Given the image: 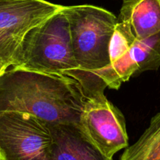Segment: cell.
<instances>
[{
  "mask_svg": "<svg viewBox=\"0 0 160 160\" xmlns=\"http://www.w3.org/2000/svg\"><path fill=\"white\" fill-rule=\"evenodd\" d=\"M86 99L79 83L67 75L15 67L0 75V112H24L47 123H80Z\"/></svg>",
  "mask_w": 160,
  "mask_h": 160,
  "instance_id": "cell-1",
  "label": "cell"
},
{
  "mask_svg": "<svg viewBox=\"0 0 160 160\" xmlns=\"http://www.w3.org/2000/svg\"><path fill=\"white\" fill-rule=\"evenodd\" d=\"M11 67L64 75L78 69L62 9L24 34Z\"/></svg>",
  "mask_w": 160,
  "mask_h": 160,
  "instance_id": "cell-2",
  "label": "cell"
},
{
  "mask_svg": "<svg viewBox=\"0 0 160 160\" xmlns=\"http://www.w3.org/2000/svg\"><path fill=\"white\" fill-rule=\"evenodd\" d=\"M78 70L92 72L111 64L109 45L117 23L112 12L93 5L63 6Z\"/></svg>",
  "mask_w": 160,
  "mask_h": 160,
  "instance_id": "cell-3",
  "label": "cell"
},
{
  "mask_svg": "<svg viewBox=\"0 0 160 160\" xmlns=\"http://www.w3.org/2000/svg\"><path fill=\"white\" fill-rule=\"evenodd\" d=\"M160 67V31L141 40H136L128 52L114 63L92 72L78 69L67 76L76 80L86 98L104 95L106 88L119 89L130 78Z\"/></svg>",
  "mask_w": 160,
  "mask_h": 160,
  "instance_id": "cell-4",
  "label": "cell"
},
{
  "mask_svg": "<svg viewBox=\"0 0 160 160\" xmlns=\"http://www.w3.org/2000/svg\"><path fill=\"white\" fill-rule=\"evenodd\" d=\"M52 145L47 123L24 112H0L2 160H51Z\"/></svg>",
  "mask_w": 160,
  "mask_h": 160,
  "instance_id": "cell-5",
  "label": "cell"
},
{
  "mask_svg": "<svg viewBox=\"0 0 160 160\" xmlns=\"http://www.w3.org/2000/svg\"><path fill=\"white\" fill-rule=\"evenodd\" d=\"M80 124L88 137L104 155H114L128 147L124 116L108 101L105 95L88 98L80 118Z\"/></svg>",
  "mask_w": 160,
  "mask_h": 160,
  "instance_id": "cell-6",
  "label": "cell"
},
{
  "mask_svg": "<svg viewBox=\"0 0 160 160\" xmlns=\"http://www.w3.org/2000/svg\"><path fill=\"white\" fill-rule=\"evenodd\" d=\"M53 138L51 160H113L90 140L80 123H48Z\"/></svg>",
  "mask_w": 160,
  "mask_h": 160,
  "instance_id": "cell-7",
  "label": "cell"
},
{
  "mask_svg": "<svg viewBox=\"0 0 160 160\" xmlns=\"http://www.w3.org/2000/svg\"><path fill=\"white\" fill-rule=\"evenodd\" d=\"M62 8L61 5L45 0L0 2V30L10 31L23 36L28 30Z\"/></svg>",
  "mask_w": 160,
  "mask_h": 160,
  "instance_id": "cell-8",
  "label": "cell"
},
{
  "mask_svg": "<svg viewBox=\"0 0 160 160\" xmlns=\"http://www.w3.org/2000/svg\"><path fill=\"white\" fill-rule=\"evenodd\" d=\"M116 28L133 41L160 31V0H123Z\"/></svg>",
  "mask_w": 160,
  "mask_h": 160,
  "instance_id": "cell-9",
  "label": "cell"
},
{
  "mask_svg": "<svg viewBox=\"0 0 160 160\" xmlns=\"http://www.w3.org/2000/svg\"><path fill=\"white\" fill-rule=\"evenodd\" d=\"M120 160H160V112L139 139L125 148Z\"/></svg>",
  "mask_w": 160,
  "mask_h": 160,
  "instance_id": "cell-10",
  "label": "cell"
},
{
  "mask_svg": "<svg viewBox=\"0 0 160 160\" xmlns=\"http://www.w3.org/2000/svg\"><path fill=\"white\" fill-rule=\"evenodd\" d=\"M23 36L10 31L0 30V62L13 65V57Z\"/></svg>",
  "mask_w": 160,
  "mask_h": 160,
  "instance_id": "cell-11",
  "label": "cell"
},
{
  "mask_svg": "<svg viewBox=\"0 0 160 160\" xmlns=\"http://www.w3.org/2000/svg\"><path fill=\"white\" fill-rule=\"evenodd\" d=\"M135 41L118 28H115L109 45V57L111 64L125 56Z\"/></svg>",
  "mask_w": 160,
  "mask_h": 160,
  "instance_id": "cell-12",
  "label": "cell"
},
{
  "mask_svg": "<svg viewBox=\"0 0 160 160\" xmlns=\"http://www.w3.org/2000/svg\"><path fill=\"white\" fill-rule=\"evenodd\" d=\"M10 66L9 64H6V63H3V62H0V75L6 70L8 69V67H9Z\"/></svg>",
  "mask_w": 160,
  "mask_h": 160,
  "instance_id": "cell-13",
  "label": "cell"
},
{
  "mask_svg": "<svg viewBox=\"0 0 160 160\" xmlns=\"http://www.w3.org/2000/svg\"><path fill=\"white\" fill-rule=\"evenodd\" d=\"M5 1H20V0H0V2H5Z\"/></svg>",
  "mask_w": 160,
  "mask_h": 160,
  "instance_id": "cell-14",
  "label": "cell"
},
{
  "mask_svg": "<svg viewBox=\"0 0 160 160\" xmlns=\"http://www.w3.org/2000/svg\"><path fill=\"white\" fill-rule=\"evenodd\" d=\"M0 160H2V159H1V158H0Z\"/></svg>",
  "mask_w": 160,
  "mask_h": 160,
  "instance_id": "cell-15",
  "label": "cell"
}]
</instances>
